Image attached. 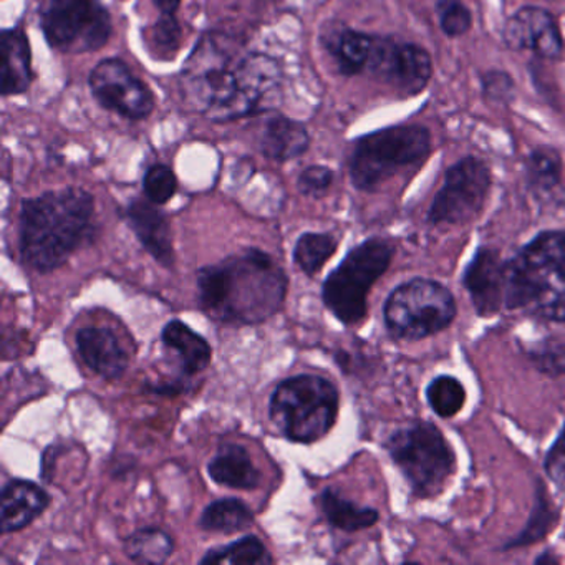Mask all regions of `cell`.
<instances>
[{
	"label": "cell",
	"instance_id": "1",
	"mask_svg": "<svg viewBox=\"0 0 565 565\" xmlns=\"http://www.w3.org/2000/svg\"><path fill=\"white\" fill-rule=\"evenodd\" d=\"M180 87L191 110L224 124L279 107L282 71L270 55L247 54L231 35L207 32L188 57Z\"/></svg>",
	"mask_w": 565,
	"mask_h": 565
},
{
	"label": "cell",
	"instance_id": "2",
	"mask_svg": "<svg viewBox=\"0 0 565 565\" xmlns=\"http://www.w3.org/2000/svg\"><path fill=\"white\" fill-rule=\"evenodd\" d=\"M286 270L270 254L249 247L198 270L200 306L227 326H259L282 309Z\"/></svg>",
	"mask_w": 565,
	"mask_h": 565
},
{
	"label": "cell",
	"instance_id": "3",
	"mask_svg": "<svg viewBox=\"0 0 565 565\" xmlns=\"http://www.w3.org/2000/svg\"><path fill=\"white\" fill-rule=\"evenodd\" d=\"M97 234L95 200L82 188L47 191L22 201L19 253L35 273H54L78 249L90 246Z\"/></svg>",
	"mask_w": 565,
	"mask_h": 565
},
{
	"label": "cell",
	"instance_id": "4",
	"mask_svg": "<svg viewBox=\"0 0 565 565\" xmlns=\"http://www.w3.org/2000/svg\"><path fill=\"white\" fill-rule=\"evenodd\" d=\"M529 309L565 322V233L545 231L508 260L505 309Z\"/></svg>",
	"mask_w": 565,
	"mask_h": 565
},
{
	"label": "cell",
	"instance_id": "5",
	"mask_svg": "<svg viewBox=\"0 0 565 565\" xmlns=\"http://www.w3.org/2000/svg\"><path fill=\"white\" fill-rule=\"evenodd\" d=\"M340 395L330 380L296 375L282 380L269 402V418L287 439L312 445L335 425Z\"/></svg>",
	"mask_w": 565,
	"mask_h": 565
},
{
	"label": "cell",
	"instance_id": "6",
	"mask_svg": "<svg viewBox=\"0 0 565 565\" xmlns=\"http://www.w3.org/2000/svg\"><path fill=\"white\" fill-rule=\"evenodd\" d=\"M431 153V135L419 125H398L356 141L350 157V180L360 191H373L399 171L418 168Z\"/></svg>",
	"mask_w": 565,
	"mask_h": 565
},
{
	"label": "cell",
	"instance_id": "7",
	"mask_svg": "<svg viewBox=\"0 0 565 565\" xmlns=\"http://www.w3.org/2000/svg\"><path fill=\"white\" fill-rule=\"evenodd\" d=\"M395 247L373 237L353 247L322 287L327 309L345 326H356L369 312V294L373 284L392 264Z\"/></svg>",
	"mask_w": 565,
	"mask_h": 565
},
{
	"label": "cell",
	"instance_id": "8",
	"mask_svg": "<svg viewBox=\"0 0 565 565\" xmlns=\"http://www.w3.org/2000/svg\"><path fill=\"white\" fill-rule=\"evenodd\" d=\"M386 449L418 498H435L455 472V452L433 423L416 422L398 429Z\"/></svg>",
	"mask_w": 565,
	"mask_h": 565
},
{
	"label": "cell",
	"instance_id": "9",
	"mask_svg": "<svg viewBox=\"0 0 565 565\" xmlns=\"http://www.w3.org/2000/svg\"><path fill=\"white\" fill-rule=\"evenodd\" d=\"M455 297L431 279H412L396 287L383 307L390 335L422 340L445 330L455 320Z\"/></svg>",
	"mask_w": 565,
	"mask_h": 565
},
{
	"label": "cell",
	"instance_id": "10",
	"mask_svg": "<svg viewBox=\"0 0 565 565\" xmlns=\"http://www.w3.org/2000/svg\"><path fill=\"white\" fill-rule=\"evenodd\" d=\"M41 28L49 45L64 54L100 51L114 34L110 12L102 0H45Z\"/></svg>",
	"mask_w": 565,
	"mask_h": 565
},
{
	"label": "cell",
	"instance_id": "11",
	"mask_svg": "<svg viewBox=\"0 0 565 565\" xmlns=\"http://www.w3.org/2000/svg\"><path fill=\"white\" fill-rule=\"evenodd\" d=\"M491 188V171L478 158H465L446 171L445 183L429 207L435 226H459L481 213Z\"/></svg>",
	"mask_w": 565,
	"mask_h": 565
},
{
	"label": "cell",
	"instance_id": "12",
	"mask_svg": "<svg viewBox=\"0 0 565 565\" xmlns=\"http://www.w3.org/2000/svg\"><path fill=\"white\" fill-rule=\"evenodd\" d=\"M95 100L127 120L138 121L154 110L153 92L120 58H105L88 77Z\"/></svg>",
	"mask_w": 565,
	"mask_h": 565
},
{
	"label": "cell",
	"instance_id": "13",
	"mask_svg": "<svg viewBox=\"0 0 565 565\" xmlns=\"http://www.w3.org/2000/svg\"><path fill=\"white\" fill-rule=\"evenodd\" d=\"M365 74L392 85L399 95L415 97L428 87L433 62L419 45L376 38Z\"/></svg>",
	"mask_w": 565,
	"mask_h": 565
},
{
	"label": "cell",
	"instance_id": "14",
	"mask_svg": "<svg viewBox=\"0 0 565 565\" xmlns=\"http://www.w3.org/2000/svg\"><path fill=\"white\" fill-rule=\"evenodd\" d=\"M502 38L511 51H531L539 57L557 58L564 51L554 15L542 8L519 9L505 22Z\"/></svg>",
	"mask_w": 565,
	"mask_h": 565
},
{
	"label": "cell",
	"instance_id": "15",
	"mask_svg": "<svg viewBox=\"0 0 565 565\" xmlns=\"http://www.w3.org/2000/svg\"><path fill=\"white\" fill-rule=\"evenodd\" d=\"M466 289L479 316L489 317L508 303V260L491 247H481L465 273Z\"/></svg>",
	"mask_w": 565,
	"mask_h": 565
},
{
	"label": "cell",
	"instance_id": "16",
	"mask_svg": "<svg viewBox=\"0 0 565 565\" xmlns=\"http://www.w3.org/2000/svg\"><path fill=\"white\" fill-rule=\"evenodd\" d=\"M125 220L148 254L163 267L174 264L173 231L163 211L150 200L131 201L125 211Z\"/></svg>",
	"mask_w": 565,
	"mask_h": 565
},
{
	"label": "cell",
	"instance_id": "17",
	"mask_svg": "<svg viewBox=\"0 0 565 565\" xmlns=\"http://www.w3.org/2000/svg\"><path fill=\"white\" fill-rule=\"evenodd\" d=\"M85 365L104 380H118L130 365V353L108 327H84L75 337Z\"/></svg>",
	"mask_w": 565,
	"mask_h": 565
},
{
	"label": "cell",
	"instance_id": "18",
	"mask_svg": "<svg viewBox=\"0 0 565 565\" xmlns=\"http://www.w3.org/2000/svg\"><path fill=\"white\" fill-rule=\"evenodd\" d=\"M51 495L41 486L25 479H11L0 495V529L2 534L22 531L44 514Z\"/></svg>",
	"mask_w": 565,
	"mask_h": 565
},
{
	"label": "cell",
	"instance_id": "19",
	"mask_svg": "<svg viewBox=\"0 0 565 565\" xmlns=\"http://www.w3.org/2000/svg\"><path fill=\"white\" fill-rule=\"evenodd\" d=\"M0 94L4 97L22 95L32 84L31 42L21 28L4 29L0 34Z\"/></svg>",
	"mask_w": 565,
	"mask_h": 565
},
{
	"label": "cell",
	"instance_id": "20",
	"mask_svg": "<svg viewBox=\"0 0 565 565\" xmlns=\"http://www.w3.org/2000/svg\"><path fill=\"white\" fill-rule=\"evenodd\" d=\"M207 472L216 484L243 491H253L259 488L263 481V475L254 465L249 451L234 443L221 446L220 451L207 465Z\"/></svg>",
	"mask_w": 565,
	"mask_h": 565
},
{
	"label": "cell",
	"instance_id": "21",
	"mask_svg": "<svg viewBox=\"0 0 565 565\" xmlns=\"http://www.w3.org/2000/svg\"><path fill=\"white\" fill-rule=\"evenodd\" d=\"M309 147L310 135L306 125L284 115L270 118L260 135V151L264 157L279 163L302 157Z\"/></svg>",
	"mask_w": 565,
	"mask_h": 565
},
{
	"label": "cell",
	"instance_id": "22",
	"mask_svg": "<svg viewBox=\"0 0 565 565\" xmlns=\"http://www.w3.org/2000/svg\"><path fill=\"white\" fill-rule=\"evenodd\" d=\"M375 35L340 28L333 29L327 38H323V45L335 62L340 74L353 77V75L365 74L375 47Z\"/></svg>",
	"mask_w": 565,
	"mask_h": 565
},
{
	"label": "cell",
	"instance_id": "23",
	"mask_svg": "<svg viewBox=\"0 0 565 565\" xmlns=\"http://www.w3.org/2000/svg\"><path fill=\"white\" fill-rule=\"evenodd\" d=\"M161 342L180 356L181 369L186 376L203 372L213 360V349L207 340L183 320H170L161 332Z\"/></svg>",
	"mask_w": 565,
	"mask_h": 565
},
{
	"label": "cell",
	"instance_id": "24",
	"mask_svg": "<svg viewBox=\"0 0 565 565\" xmlns=\"http://www.w3.org/2000/svg\"><path fill=\"white\" fill-rule=\"evenodd\" d=\"M317 502H319L327 521H329L333 527L340 529V531H362V529H369L375 525L376 521L380 519L376 509L355 504V502L343 498L337 489H323L319 498H317Z\"/></svg>",
	"mask_w": 565,
	"mask_h": 565
},
{
	"label": "cell",
	"instance_id": "25",
	"mask_svg": "<svg viewBox=\"0 0 565 565\" xmlns=\"http://www.w3.org/2000/svg\"><path fill=\"white\" fill-rule=\"evenodd\" d=\"M254 514L246 502L237 498H223L211 502L200 518V527L206 532L234 534L253 525Z\"/></svg>",
	"mask_w": 565,
	"mask_h": 565
},
{
	"label": "cell",
	"instance_id": "26",
	"mask_svg": "<svg viewBox=\"0 0 565 565\" xmlns=\"http://www.w3.org/2000/svg\"><path fill=\"white\" fill-rule=\"evenodd\" d=\"M125 554L137 564H163L173 555V537L158 527L140 529L128 535L124 544Z\"/></svg>",
	"mask_w": 565,
	"mask_h": 565
},
{
	"label": "cell",
	"instance_id": "27",
	"mask_svg": "<svg viewBox=\"0 0 565 565\" xmlns=\"http://www.w3.org/2000/svg\"><path fill=\"white\" fill-rule=\"evenodd\" d=\"M201 564H234V565H264L273 564L264 542L257 535H244L243 539L223 545V547L210 548L201 557Z\"/></svg>",
	"mask_w": 565,
	"mask_h": 565
},
{
	"label": "cell",
	"instance_id": "28",
	"mask_svg": "<svg viewBox=\"0 0 565 565\" xmlns=\"http://www.w3.org/2000/svg\"><path fill=\"white\" fill-rule=\"evenodd\" d=\"M339 241L329 233H303L294 246V263L306 276L313 277L335 254Z\"/></svg>",
	"mask_w": 565,
	"mask_h": 565
},
{
	"label": "cell",
	"instance_id": "29",
	"mask_svg": "<svg viewBox=\"0 0 565 565\" xmlns=\"http://www.w3.org/2000/svg\"><path fill=\"white\" fill-rule=\"evenodd\" d=\"M181 41H183V31L177 14H161L160 19L148 29L145 45L151 57L158 61H171L177 57Z\"/></svg>",
	"mask_w": 565,
	"mask_h": 565
},
{
	"label": "cell",
	"instance_id": "30",
	"mask_svg": "<svg viewBox=\"0 0 565 565\" xmlns=\"http://www.w3.org/2000/svg\"><path fill=\"white\" fill-rule=\"evenodd\" d=\"M525 173L532 186L541 191H551L561 181V154L552 147L535 148L525 161Z\"/></svg>",
	"mask_w": 565,
	"mask_h": 565
},
{
	"label": "cell",
	"instance_id": "31",
	"mask_svg": "<svg viewBox=\"0 0 565 565\" xmlns=\"http://www.w3.org/2000/svg\"><path fill=\"white\" fill-rule=\"evenodd\" d=\"M426 398L436 415L441 418H451L456 413L461 412L465 405V386L455 376L441 375L429 383Z\"/></svg>",
	"mask_w": 565,
	"mask_h": 565
},
{
	"label": "cell",
	"instance_id": "32",
	"mask_svg": "<svg viewBox=\"0 0 565 565\" xmlns=\"http://www.w3.org/2000/svg\"><path fill=\"white\" fill-rule=\"evenodd\" d=\"M178 191V178L168 164H151L143 177V193L157 206L170 203Z\"/></svg>",
	"mask_w": 565,
	"mask_h": 565
},
{
	"label": "cell",
	"instance_id": "33",
	"mask_svg": "<svg viewBox=\"0 0 565 565\" xmlns=\"http://www.w3.org/2000/svg\"><path fill=\"white\" fill-rule=\"evenodd\" d=\"M436 14H438L441 31L448 38H461L471 29V12L461 0H438Z\"/></svg>",
	"mask_w": 565,
	"mask_h": 565
},
{
	"label": "cell",
	"instance_id": "34",
	"mask_svg": "<svg viewBox=\"0 0 565 565\" xmlns=\"http://www.w3.org/2000/svg\"><path fill=\"white\" fill-rule=\"evenodd\" d=\"M552 524H554V511H552L551 504H548L547 499L542 495L541 491L537 501H535L534 514H532L531 522H529L525 531L509 545L515 547V545H527L531 544V542L539 541V539L547 534L548 529H552Z\"/></svg>",
	"mask_w": 565,
	"mask_h": 565
},
{
	"label": "cell",
	"instance_id": "35",
	"mask_svg": "<svg viewBox=\"0 0 565 565\" xmlns=\"http://www.w3.org/2000/svg\"><path fill=\"white\" fill-rule=\"evenodd\" d=\"M333 183V171L322 164H313L300 173L297 186L303 196L320 198L330 190Z\"/></svg>",
	"mask_w": 565,
	"mask_h": 565
},
{
	"label": "cell",
	"instance_id": "36",
	"mask_svg": "<svg viewBox=\"0 0 565 565\" xmlns=\"http://www.w3.org/2000/svg\"><path fill=\"white\" fill-rule=\"evenodd\" d=\"M482 94L494 104H508L514 94V82L504 72H489L482 78Z\"/></svg>",
	"mask_w": 565,
	"mask_h": 565
},
{
	"label": "cell",
	"instance_id": "37",
	"mask_svg": "<svg viewBox=\"0 0 565 565\" xmlns=\"http://www.w3.org/2000/svg\"><path fill=\"white\" fill-rule=\"evenodd\" d=\"M545 471L557 484H565V431L558 436L545 458Z\"/></svg>",
	"mask_w": 565,
	"mask_h": 565
},
{
	"label": "cell",
	"instance_id": "38",
	"mask_svg": "<svg viewBox=\"0 0 565 565\" xmlns=\"http://www.w3.org/2000/svg\"><path fill=\"white\" fill-rule=\"evenodd\" d=\"M153 4L161 14H177L181 0H153Z\"/></svg>",
	"mask_w": 565,
	"mask_h": 565
}]
</instances>
